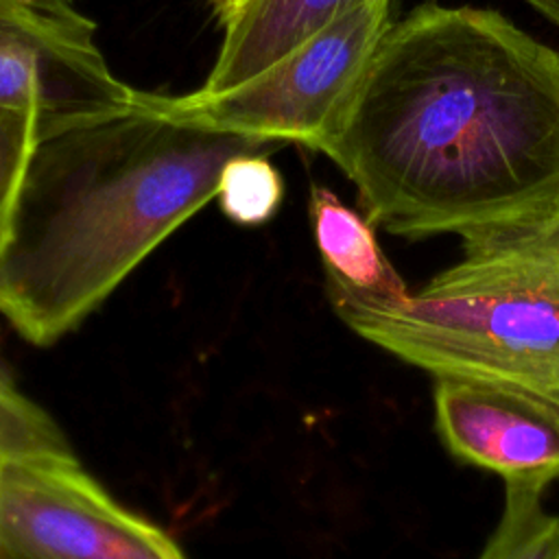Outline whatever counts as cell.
<instances>
[{
    "mask_svg": "<svg viewBox=\"0 0 559 559\" xmlns=\"http://www.w3.org/2000/svg\"><path fill=\"white\" fill-rule=\"evenodd\" d=\"M531 7L542 11L548 20L559 24V0H526Z\"/></svg>",
    "mask_w": 559,
    "mask_h": 559,
    "instance_id": "obj_15",
    "label": "cell"
},
{
    "mask_svg": "<svg viewBox=\"0 0 559 559\" xmlns=\"http://www.w3.org/2000/svg\"><path fill=\"white\" fill-rule=\"evenodd\" d=\"M358 2L362 0H251L223 24L225 37L201 90L218 92L255 76Z\"/></svg>",
    "mask_w": 559,
    "mask_h": 559,
    "instance_id": "obj_9",
    "label": "cell"
},
{
    "mask_svg": "<svg viewBox=\"0 0 559 559\" xmlns=\"http://www.w3.org/2000/svg\"><path fill=\"white\" fill-rule=\"evenodd\" d=\"M345 325L432 378L491 382L559 413V205L461 238V258L404 304Z\"/></svg>",
    "mask_w": 559,
    "mask_h": 559,
    "instance_id": "obj_3",
    "label": "cell"
},
{
    "mask_svg": "<svg viewBox=\"0 0 559 559\" xmlns=\"http://www.w3.org/2000/svg\"><path fill=\"white\" fill-rule=\"evenodd\" d=\"M284 146L135 105L41 138L0 251V312L28 343H55L216 197L229 159Z\"/></svg>",
    "mask_w": 559,
    "mask_h": 559,
    "instance_id": "obj_2",
    "label": "cell"
},
{
    "mask_svg": "<svg viewBox=\"0 0 559 559\" xmlns=\"http://www.w3.org/2000/svg\"><path fill=\"white\" fill-rule=\"evenodd\" d=\"M432 411L435 432L459 463L539 491L559 480V413L539 400L491 382L439 376Z\"/></svg>",
    "mask_w": 559,
    "mask_h": 559,
    "instance_id": "obj_7",
    "label": "cell"
},
{
    "mask_svg": "<svg viewBox=\"0 0 559 559\" xmlns=\"http://www.w3.org/2000/svg\"><path fill=\"white\" fill-rule=\"evenodd\" d=\"M72 0H0V105L33 109L39 140L133 109Z\"/></svg>",
    "mask_w": 559,
    "mask_h": 559,
    "instance_id": "obj_6",
    "label": "cell"
},
{
    "mask_svg": "<svg viewBox=\"0 0 559 559\" xmlns=\"http://www.w3.org/2000/svg\"><path fill=\"white\" fill-rule=\"evenodd\" d=\"M0 559H186L120 507L66 439L0 456Z\"/></svg>",
    "mask_w": 559,
    "mask_h": 559,
    "instance_id": "obj_5",
    "label": "cell"
},
{
    "mask_svg": "<svg viewBox=\"0 0 559 559\" xmlns=\"http://www.w3.org/2000/svg\"><path fill=\"white\" fill-rule=\"evenodd\" d=\"M391 0H362L255 76L188 94L135 92V107L199 129L301 144L312 151L384 35Z\"/></svg>",
    "mask_w": 559,
    "mask_h": 559,
    "instance_id": "obj_4",
    "label": "cell"
},
{
    "mask_svg": "<svg viewBox=\"0 0 559 559\" xmlns=\"http://www.w3.org/2000/svg\"><path fill=\"white\" fill-rule=\"evenodd\" d=\"M61 439L59 426L37 404L0 380V456Z\"/></svg>",
    "mask_w": 559,
    "mask_h": 559,
    "instance_id": "obj_13",
    "label": "cell"
},
{
    "mask_svg": "<svg viewBox=\"0 0 559 559\" xmlns=\"http://www.w3.org/2000/svg\"><path fill=\"white\" fill-rule=\"evenodd\" d=\"M319 153L376 229L465 238L559 205V50L493 9L391 22Z\"/></svg>",
    "mask_w": 559,
    "mask_h": 559,
    "instance_id": "obj_1",
    "label": "cell"
},
{
    "mask_svg": "<svg viewBox=\"0 0 559 559\" xmlns=\"http://www.w3.org/2000/svg\"><path fill=\"white\" fill-rule=\"evenodd\" d=\"M478 559H559V515L544 504V491L504 485L500 520Z\"/></svg>",
    "mask_w": 559,
    "mask_h": 559,
    "instance_id": "obj_10",
    "label": "cell"
},
{
    "mask_svg": "<svg viewBox=\"0 0 559 559\" xmlns=\"http://www.w3.org/2000/svg\"><path fill=\"white\" fill-rule=\"evenodd\" d=\"M271 155H238L221 173L216 199L236 225L255 227L271 221L284 199V181Z\"/></svg>",
    "mask_w": 559,
    "mask_h": 559,
    "instance_id": "obj_11",
    "label": "cell"
},
{
    "mask_svg": "<svg viewBox=\"0 0 559 559\" xmlns=\"http://www.w3.org/2000/svg\"><path fill=\"white\" fill-rule=\"evenodd\" d=\"M251 0H207L212 13L221 24H227L234 15H238Z\"/></svg>",
    "mask_w": 559,
    "mask_h": 559,
    "instance_id": "obj_14",
    "label": "cell"
},
{
    "mask_svg": "<svg viewBox=\"0 0 559 559\" xmlns=\"http://www.w3.org/2000/svg\"><path fill=\"white\" fill-rule=\"evenodd\" d=\"M37 142V111L0 105V251L9 236L20 186Z\"/></svg>",
    "mask_w": 559,
    "mask_h": 559,
    "instance_id": "obj_12",
    "label": "cell"
},
{
    "mask_svg": "<svg viewBox=\"0 0 559 559\" xmlns=\"http://www.w3.org/2000/svg\"><path fill=\"white\" fill-rule=\"evenodd\" d=\"M308 216L325 293L343 323L408 299V284L382 251L376 227L362 212L345 205L330 188L312 183Z\"/></svg>",
    "mask_w": 559,
    "mask_h": 559,
    "instance_id": "obj_8",
    "label": "cell"
}]
</instances>
